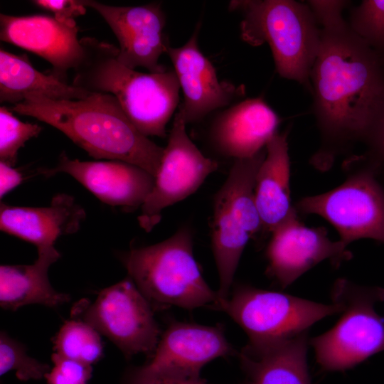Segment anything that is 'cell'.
Returning <instances> with one entry per match:
<instances>
[{
	"instance_id": "cell-6",
	"label": "cell",
	"mask_w": 384,
	"mask_h": 384,
	"mask_svg": "<svg viewBox=\"0 0 384 384\" xmlns=\"http://www.w3.org/2000/svg\"><path fill=\"white\" fill-rule=\"evenodd\" d=\"M345 181L337 187L298 201L297 213L317 215L331 223L347 246L360 239L384 243V188L381 166L367 153L344 161Z\"/></svg>"
},
{
	"instance_id": "cell-17",
	"label": "cell",
	"mask_w": 384,
	"mask_h": 384,
	"mask_svg": "<svg viewBox=\"0 0 384 384\" xmlns=\"http://www.w3.org/2000/svg\"><path fill=\"white\" fill-rule=\"evenodd\" d=\"M199 26L182 46L166 49L183 95L178 106L186 123L197 122L211 112L229 105L245 88L218 79L211 62L198 45Z\"/></svg>"
},
{
	"instance_id": "cell-9",
	"label": "cell",
	"mask_w": 384,
	"mask_h": 384,
	"mask_svg": "<svg viewBox=\"0 0 384 384\" xmlns=\"http://www.w3.org/2000/svg\"><path fill=\"white\" fill-rule=\"evenodd\" d=\"M216 309L228 314L247 334L251 345H265L306 334L339 306L247 285L235 288Z\"/></svg>"
},
{
	"instance_id": "cell-19",
	"label": "cell",
	"mask_w": 384,
	"mask_h": 384,
	"mask_svg": "<svg viewBox=\"0 0 384 384\" xmlns=\"http://www.w3.org/2000/svg\"><path fill=\"white\" fill-rule=\"evenodd\" d=\"M281 119L262 98L243 100L224 112L214 123L211 136L220 152L235 159L250 158L278 133Z\"/></svg>"
},
{
	"instance_id": "cell-21",
	"label": "cell",
	"mask_w": 384,
	"mask_h": 384,
	"mask_svg": "<svg viewBox=\"0 0 384 384\" xmlns=\"http://www.w3.org/2000/svg\"><path fill=\"white\" fill-rule=\"evenodd\" d=\"M287 136V131L278 132L270 140L255 178V202L265 233H271L296 210L290 195Z\"/></svg>"
},
{
	"instance_id": "cell-15",
	"label": "cell",
	"mask_w": 384,
	"mask_h": 384,
	"mask_svg": "<svg viewBox=\"0 0 384 384\" xmlns=\"http://www.w3.org/2000/svg\"><path fill=\"white\" fill-rule=\"evenodd\" d=\"M78 32L75 21L63 22L44 14H0L1 41L41 57L52 65L48 73L64 82L83 55Z\"/></svg>"
},
{
	"instance_id": "cell-26",
	"label": "cell",
	"mask_w": 384,
	"mask_h": 384,
	"mask_svg": "<svg viewBox=\"0 0 384 384\" xmlns=\"http://www.w3.org/2000/svg\"><path fill=\"white\" fill-rule=\"evenodd\" d=\"M42 127L24 122L14 117L5 106L0 107V162L14 166L19 149L26 142L36 137Z\"/></svg>"
},
{
	"instance_id": "cell-25",
	"label": "cell",
	"mask_w": 384,
	"mask_h": 384,
	"mask_svg": "<svg viewBox=\"0 0 384 384\" xmlns=\"http://www.w3.org/2000/svg\"><path fill=\"white\" fill-rule=\"evenodd\" d=\"M347 21L351 32L384 56V0H363L349 8Z\"/></svg>"
},
{
	"instance_id": "cell-20",
	"label": "cell",
	"mask_w": 384,
	"mask_h": 384,
	"mask_svg": "<svg viewBox=\"0 0 384 384\" xmlns=\"http://www.w3.org/2000/svg\"><path fill=\"white\" fill-rule=\"evenodd\" d=\"M307 333L265 345L247 343L238 353L246 384H310Z\"/></svg>"
},
{
	"instance_id": "cell-5",
	"label": "cell",
	"mask_w": 384,
	"mask_h": 384,
	"mask_svg": "<svg viewBox=\"0 0 384 384\" xmlns=\"http://www.w3.org/2000/svg\"><path fill=\"white\" fill-rule=\"evenodd\" d=\"M193 232L181 227L166 240L123 255L129 277L154 310L177 306L216 309L218 292L204 279L193 252Z\"/></svg>"
},
{
	"instance_id": "cell-18",
	"label": "cell",
	"mask_w": 384,
	"mask_h": 384,
	"mask_svg": "<svg viewBox=\"0 0 384 384\" xmlns=\"http://www.w3.org/2000/svg\"><path fill=\"white\" fill-rule=\"evenodd\" d=\"M86 216L84 208L65 193L53 197L44 207L0 204V229L37 247H53L56 240L78 231Z\"/></svg>"
},
{
	"instance_id": "cell-24",
	"label": "cell",
	"mask_w": 384,
	"mask_h": 384,
	"mask_svg": "<svg viewBox=\"0 0 384 384\" xmlns=\"http://www.w3.org/2000/svg\"><path fill=\"white\" fill-rule=\"evenodd\" d=\"M55 353L69 359L92 365L102 356L99 332L78 319L67 321L54 338Z\"/></svg>"
},
{
	"instance_id": "cell-16",
	"label": "cell",
	"mask_w": 384,
	"mask_h": 384,
	"mask_svg": "<svg viewBox=\"0 0 384 384\" xmlns=\"http://www.w3.org/2000/svg\"><path fill=\"white\" fill-rule=\"evenodd\" d=\"M39 172L47 176L67 174L104 203L127 211L141 208L154 184V176L136 165L119 160L73 159L64 151L55 166Z\"/></svg>"
},
{
	"instance_id": "cell-14",
	"label": "cell",
	"mask_w": 384,
	"mask_h": 384,
	"mask_svg": "<svg viewBox=\"0 0 384 384\" xmlns=\"http://www.w3.org/2000/svg\"><path fill=\"white\" fill-rule=\"evenodd\" d=\"M220 326L173 322L161 336L141 371L183 378H199L201 368L220 357L237 354Z\"/></svg>"
},
{
	"instance_id": "cell-4",
	"label": "cell",
	"mask_w": 384,
	"mask_h": 384,
	"mask_svg": "<svg viewBox=\"0 0 384 384\" xmlns=\"http://www.w3.org/2000/svg\"><path fill=\"white\" fill-rule=\"evenodd\" d=\"M230 11L242 14V39L252 46L267 43L280 77L311 92L310 75L321 44V28L305 2L238 0Z\"/></svg>"
},
{
	"instance_id": "cell-8",
	"label": "cell",
	"mask_w": 384,
	"mask_h": 384,
	"mask_svg": "<svg viewBox=\"0 0 384 384\" xmlns=\"http://www.w3.org/2000/svg\"><path fill=\"white\" fill-rule=\"evenodd\" d=\"M331 298L340 308V319L309 340L319 364L327 370H344L384 352V320L375 311V305L384 301V288L340 278Z\"/></svg>"
},
{
	"instance_id": "cell-7",
	"label": "cell",
	"mask_w": 384,
	"mask_h": 384,
	"mask_svg": "<svg viewBox=\"0 0 384 384\" xmlns=\"http://www.w3.org/2000/svg\"><path fill=\"white\" fill-rule=\"evenodd\" d=\"M266 155L235 159L213 200L211 241L218 273L219 302L230 290L240 257L248 241L263 232L255 198V178ZM219 304V303H218Z\"/></svg>"
},
{
	"instance_id": "cell-1",
	"label": "cell",
	"mask_w": 384,
	"mask_h": 384,
	"mask_svg": "<svg viewBox=\"0 0 384 384\" xmlns=\"http://www.w3.org/2000/svg\"><path fill=\"white\" fill-rule=\"evenodd\" d=\"M319 50L310 75L312 112L320 144L310 163L325 171L361 143L384 100V59L349 27L321 29Z\"/></svg>"
},
{
	"instance_id": "cell-27",
	"label": "cell",
	"mask_w": 384,
	"mask_h": 384,
	"mask_svg": "<svg viewBox=\"0 0 384 384\" xmlns=\"http://www.w3.org/2000/svg\"><path fill=\"white\" fill-rule=\"evenodd\" d=\"M50 366L28 356L26 348L4 332L0 336V375L15 370L16 377L23 381L39 380L50 370Z\"/></svg>"
},
{
	"instance_id": "cell-28",
	"label": "cell",
	"mask_w": 384,
	"mask_h": 384,
	"mask_svg": "<svg viewBox=\"0 0 384 384\" xmlns=\"http://www.w3.org/2000/svg\"><path fill=\"white\" fill-rule=\"evenodd\" d=\"M53 367L45 375L48 384H87L92 376L91 365L53 353Z\"/></svg>"
},
{
	"instance_id": "cell-31",
	"label": "cell",
	"mask_w": 384,
	"mask_h": 384,
	"mask_svg": "<svg viewBox=\"0 0 384 384\" xmlns=\"http://www.w3.org/2000/svg\"><path fill=\"white\" fill-rule=\"evenodd\" d=\"M31 3L53 13L57 20L63 22L75 21L76 17L85 14L87 9L82 0H33Z\"/></svg>"
},
{
	"instance_id": "cell-34",
	"label": "cell",
	"mask_w": 384,
	"mask_h": 384,
	"mask_svg": "<svg viewBox=\"0 0 384 384\" xmlns=\"http://www.w3.org/2000/svg\"><path fill=\"white\" fill-rule=\"evenodd\" d=\"M383 59H384V56H383Z\"/></svg>"
},
{
	"instance_id": "cell-32",
	"label": "cell",
	"mask_w": 384,
	"mask_h": 384,
	"mask_svg": "<svg viewBox=\"0 0 384 384\" xmlns=\"http://www.w3.org/2000/svg\"><path fill=\"white\" fill-rule=\"evenodd\" d=\"M124 384H208L199 378H174L141 371L138 368L130 370L125 376ZM246 384V383H245Z\"/></svg>"
},
{
	"instance_id": "cell-29",
	"label": "cell",
	"mask_w": 384,
	"mask_h": 384,
	"mask_svg": "<svg viewBox=\"0 0 384 384\" xmlns=\"http://www.w3.org/2000/svg\"><path fill=\"white\" fill-rule=\"evenodd\" d=\"M306 3L321 29L336 30L348 26L347 21L343 16V12L351 7V1L309 0L306 1Z\"/></svg>"
},
{
	"instance_id": "cell-22",
	"label": "cell",
	"mask_w": 384,
	"mask_h": 384,
	"mask_svg": "<svg viewBox=\"0 0 384 384\" xmlns=\"http://www.w3.org/2000/svg\"><path fill=\"white\" fill-rule=\"evenodd\" d=\"M60 257L53 246L38 249L32 265H1V306L15 311L31 304L55 307L68 302L69 295L55 291L48 279L50 267Z\"/></svg>"
},
{
	"instance_id": "cell-12",
	"label": "cell",
	"mask_w": 384,
	"mask_h": 384,
	"mask_svg": "<svg viewBox=\"0 0 384 384\" xmlns=\"http://www.w3.org/2000/svg\"><path fill=\"white\" fill-rule=\"evenodd\" d=\"M270 234L267 273L284 288L322 261L338 266L352 256L346 245L328 237L324 227L309 228L302 223L297 210Z\"/></svg>"
},
{
	"instance_id": "cell-11",
	"label": "cell",
	"mask_w": 384,
	"mask_h": 384,
	"mask_svg": "<svg viewBox=\"0 0 384 384\" xmlns=\"http://www.w3.org/2000/svg\"><path fill=\"white\" fill-rule=\"evenodd\" d=\"M186 124L178 110L154 186L137 217L140 227L146 232L152 230L159 223L163 210L196 192L218 169L217 162L205 156L189 138Z\"/></svg>"
},
{
	"instance_id": "cell-33",
	"label": "cell",
	"mask_w": 384,
	"mask_h": 384,
	"mask_svg": "<svg viewBox=\"0 0 384 384\" xmlns=\"http://www.w3.org/2000/svg\"><path fill=\"white\" fill-rule=\"evenodd\" d=\"M23 174L14 166L0 162V198L18 186L23 181Z\"/></svg>"
},
{
	"instance_id": "cell-3",
	"label": "cell",
	"mask_w": 384,
	"mask_h": 384,
	"mask_svg": "<svg viewBox=\"0 0 384 384\" xmlns=\"http://www.w3.org/2000/svg\"><path fill=\"white\" fill-rule=\"evenodd\" d=\"M80 43L83 55L73 70L71 84L90 92L113 95L142 134L164 138L179 103L174 70L139 73L118 61L119 48L113 44L92 37L82 38Z\"/></svg>"
},
{
	"instance_id": "cell-13",
	"label": "cell",
	"mask_w": 384,
	"mask_h": 384,
	"mask_svg": "<svg viewBox=\"0 0 384 384\" xmlns=\"http://www.w3.org/2000/svg\"><path fill=\"white\" fill-rule=\"evenodd\" d=\"M107 22L119 42L118 61L135 69L144 68L156 73L167 69L159 63L169 45L164 35L166 16L161 4L116 6L93 0L83 1Z\"/></svg>"
},
{
	"instance_id": "cell-10",
	"label": "cell",
	"mask_w": 384,
	"mask_h": 384,
	"mask_svg": "<svg viewBox=\"0 0 384 384\" xmlns=\"http://www.w3.org/2000/svg\"><path fill=\"white\" fill-rule=\"evenodd\" d=\"M153 308L130 277L102 289L92 303L73 307L76 319L107 336L130 358L152 355L160 339Z\"/></svg>"
},
{
	"instance_id": "cell-2",
	"label": "cell",
	"mask_w": 384,
	"mask_h": 384,
	"mask_svg": "<svg viewBox=\"0 0 384 384\" xmlns=\"http://www.w3.org/2000/svg\"><path fill=\"white\" fill-rule=\"evenodd\" d=\"M9 110L56 128L95 159L129 163L154 177L158 172L164 148L136 128L112 95L58 100L28 94Z\"/></svg>"
},
{
	"instance_id": "cell-30",
	"label": "cell",
	"mask_w": 384,
	"mask_h": 384,
	"mask_svg": "<svg viewBox=\"0 0 384 384\" xmlns=\"http://www.w3.org/2000/svg\"><path fill=\"white\" fill-rule=\"evenodd\" d=\"M366 151L384 170V100L372 116L362 142Z\"/></svg>"
},
{
	"instance_id": "cell-23",
	"label": "cell",
	"mask_w": 384,
	"mask_h": 384,
	"mask_svg": "<svg viewBox=\"0 0 384 384\" xmlns=\"http://www.w3.org/2000/svg\"><path fill=\"white\" fill-rule=\"evenodd\" d=\"M92 92L64 82L35 69L26 55H18L0 49V102L16 105L28 94L63 100H80Z\"/></svg>"
}]
</instances>
